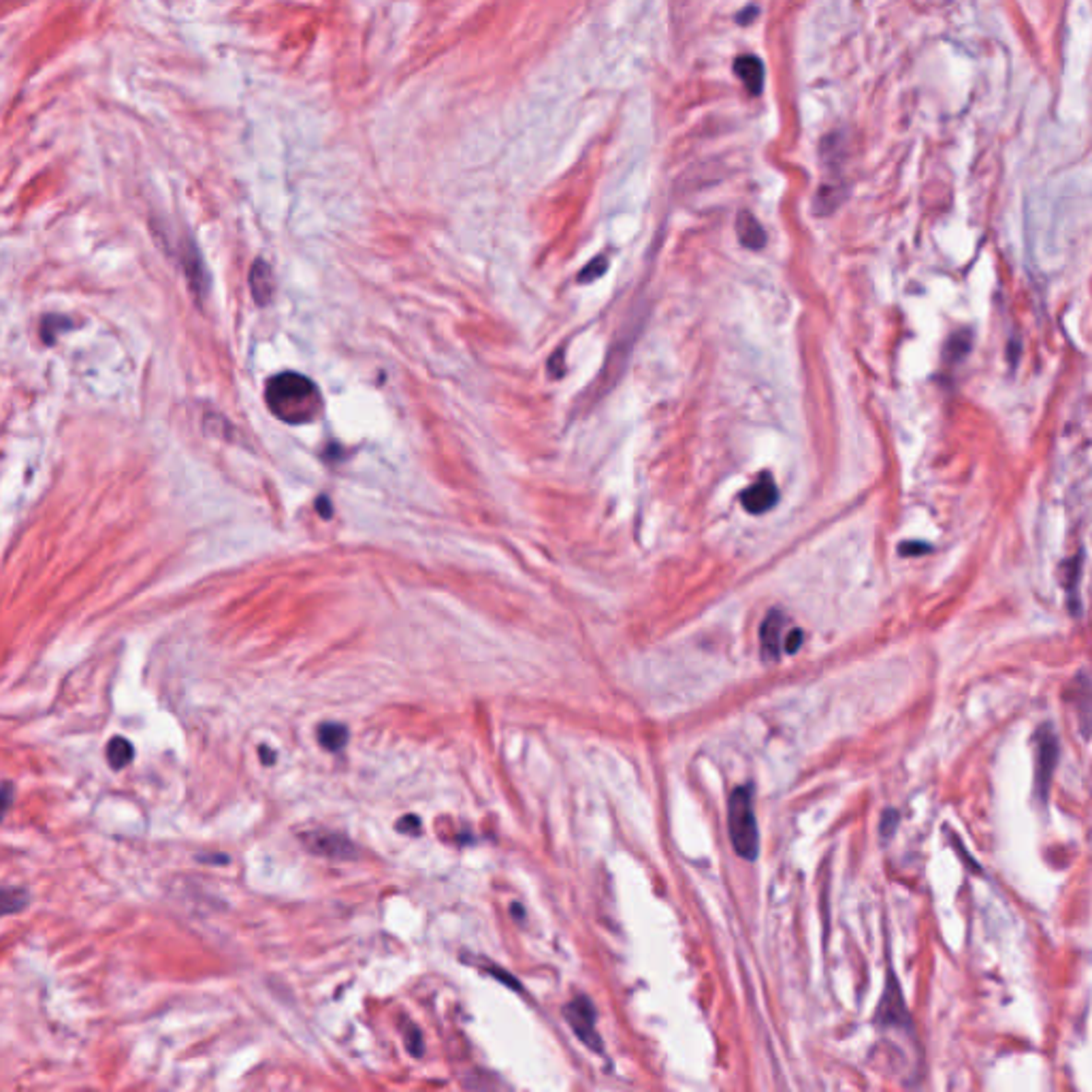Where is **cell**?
Instances as JSON below:
<instances>
[{
    "mask_svg": "<svg viewBox=\"0 0 1092 1092\" xmlns=\"http://www.w3.org/2000/svg\"><path fill=\"white\" fill-rule=\"evenodd\" d=\"M564 1018L568 1020L570 1028L575 1030L576 1037L593 1052H602V1039L596 1028V1009L593 1003L587 996H576L564 1007Z\"/></svg>",
    "mask_w": 1092,
    "mask_h": 1092,
    "instance_id": "4",
    "label": "cell"
},
{
    "mask_svg": "<svg viewBox=\"0 0 1092 1092\" xmlns=\"http://www.w3.org/2000/svg\"><path fill=\"white\" fill-rule=\"evenodd\" d=\"M265 399H267L271 414L279 421L291 422V425H305V422L316 421L325 408L318 386L297 372L273 375L265 388Z\"/></svg>",
    "mask_w": 1092,
    "mask_h": 1092,
    "instance_id": "1",
    "label": "cell"
},
{
    "mask_svg": "<svg viewBox=\"0 0 1092 1092\" xmlns=\"http://www.w3.org/2000/svg\"><path fill=\"white\" fill-rule=\"evenodd\" d=\"M250 291L258 305H267L273 295V273L267 261L258 258L250 271Z\"/></svg>",
    "mask_w": 1092,
    "mask_h": 1092,
    "instance_id": "9",
    "label": "cell"
},
{
    "mask_svg": "<svg viewBox=\"0 0 1092 1092\" xmlns=\"http://www.w3.org/2000/svg\"><path fill=\"white\" fill-rule=\"evenodd\" d=\"M29 892L22 890V887H13V885H6L3 887V913L5 916H11V913H18L22 911L26 905H29Z\"/></svg>",
    "mask_w": 1092,
    "mask_h": 1092,
    "instance_id": "13",
    "label": "cell"
},
{
    "mask_svg": "<svg viewBox=\"0 0 1092 1092\" xmlns=\"http://www.w3.org/2000/svg\"><path fill=\"white\" fill-rule=\"evenodd\" d=\"M398 830L404 835H419L421 832V819L416 815H406L398 822Z\"/></svg>",
    "mask_w": 1092,
    "mask_h": 1092,
    "instance_id": "16",
    "label": "cell"
},
{
    "mask_svg": "<svg viewBox=\"0 0 1092 1092\" xmlns=\"http://www.w3.org/2000/svg\"><path fill=\"white\" fill-rule=\"evenodd\" d=\"M318 742L320 747L338 754L346 747L348 742V728L338 721H325L318 726Z\"/></svg>",
    "mask_w": 1092,
    "mask_h": 1092,
    "instance_id": "11",
    "label": "cell"
},
{
    "mask_svg": "<svg viewBox=\"0 0 1092 1092\" xmlns=\"http://www.w3.org/2000/svg\"><path fill=\"white\" fill-rule=\"evenodd\" d=\"M408 1050L412 1052L414 1056H422V1041H421V1033L416 1027H410V1033H408Z\"/></svg>",
    "mask_w": 1092,
    "mask_h": 1092,
    "instance_id": "17",
    "label": "cell"
},
{
    "mask_svg": "<svg viewBox=\"0 0 1092 1092\" xmlns=\"http://www.w3.org/2000/svg\"><path fill=\"white\" fill-rule=\"evenodd\" d=\"M302 841L312 853H316V856H325V858L352 860V858H357V853H359L357 845H354L350 838H346L344 835H338V832H329V830L305 832V835H302Z\"/></svg>",
    "mask_w": 1092,
    "mask_h": 1092,
    "instance_id": "5",
    "label": "cell"
},
{
    "mask_svg": "<svg viewBox=\"0 0 1092 1092\" xmlns=\"http://www.w3.org/2000/svg\"><path fill=\"white\" fill-rule=\"evenodd\" d=\"M199 860H201V862H216V864H227L229 862L227 856H214V858H211V856H199Z\"/></svg>",
    "mask_w": 1092,
    "mask_h": 1092,
    "instance_id": "23",
    "label": "cell"
},
{
    "mask_svg": "<svg viewBox=\"0 0 1092 1092\" xmlns=\"http://www.w3.org/2000/svg\"><path fill=\"white\" fill-rule=\"evenodd\" d=\"M258 754H261V762L265 764V766H271V764L276 762V754H273V751L267 745H263L261 751H258Z\"/></svg>",
    "mask_w": 1092,
    "mask_h": 1092,
    "instance_id": "21",
    "label": "cell"
},
{
    "mask_svg": "<svg viewBox=\"0 0 1092 1092\" xmlns=\"http://www.w3.org/2000/svg\"><path fill=\"white\" fill-rule=\"evenodd\" d=\"M734 73L739 75V79L742 81V86L747 88L749 94H757L762 92L764 88V66L760 60L755 56H739L734 63Z\"/></svg>",
    "mask_w": 1092,
    "mask_h": 1092,
    "instance_id": "10",
    "label": "cell"
},
{
    "mask_svg": "<svg viewBox=\"0 0 1092 1092\" xmlns=\"http://www.w3.org/2000/svg\"><path fill=\"white\" fill-rule=\"evenodd\" d=\"M11 794H13L11 783H9V781H5V785H3V809H5V811L11 807Z\"/></svg>",
    "mask_w": 1092,
    "mask_h": 1092,
    "instance_id": "22",
    "label": "cell"
},
{
    "mask_svg": "<svg viewBox=\"0 0 1092 1092\" xmlns=\"http://www.w3.org/2000/svg\"><path fill=\"white\" fill-rule=\"evenodd\" d=\"M549 374L555 375V378L564 375V350H557L555 357L549 361Z\"/></svg>",
    "mask_w": 1092,
    "mask_h": 1092,
    "instance_id": "19",
    "label": "cell"
},
{
    "mask_svg": "<svg viewBox=\"0 0 1092 1092\" xmlns=\"http://www.w3.org/2000/svg\"><path fill=\"white\" fill-rule=\"evenodd\" d=\"M135 760V747L133 742L125 736H115L107 745V762L113 770L126 768Z\"/></svg>",
    "mask_w": 1092,
    "mask_h": 1092,
    "instance_id": "12",
    "label": "cell"
},
{
    "mask_svg": "<svg viewBox=\"0 0 1092 1092\" xmlns=\"http://www.w3.org/2000/svg\"><path fill=\"white\" fill-rule=\"evenodd\" d=\"M802 640H804V634H802V630H798V627H794V630H789V632H788V636H785L783 651H785V653H796L798 648H801Z\"/></svg>",
    "mask_w": 1092,
    "mask_h": 1092,
    "instance_id": "15",
    "label": "cell"
},
{
    "mask_svg": "<svg viewBox=\"0 0 1092 1092\" xmlns=\"http://www.w3.org/2000/svg\"><path fill=\"white\" fill-rule=\"evenodd\" d=\"M785 623H788V617H785L781 611H770L766 614V619L762 621L760 645L764 661H777L781 658L785 636H788V634H783Z\"/></svg>",
    "mask_w": 1092,
    "mask_h": 1092,
    "instance_id": "7",
    "label": "cell"
},
{
    "mask_svg": "<svg viewBox=\"0 0 1092 1092\" xmlns=\"http://www.w3.org/2000/svg\"><path fill=\"white\" fill-rule=\"evenodd\" d=\"M1058 764V739L1054 728L1046 723L1035 734V783L1041 798L1048 796Z\"/></svg>",
    "mask_w": 1092,
    "mask_h": 1092,
    "instance_id": "3",
    "label": "cell"
},
{
    "mask_svg": "<svg viewBox=\"0 0 1092 1092\" xmlns=\"http://www.w3.org/2000/svg\"><path fill=\"white\" fill-rule=\"evenodd\" d=\"M609 269V261H606L604 256H596L593 261L587 265V267L578 273V282L580 284H589V282H596Z\"/></svg>",
    "mask_w": 1092,
    "mask_h": 1092,
    "instance_id": "14",
    "label": "cell"
},
{
    "mask_svg": "<svg viewBox=\"0 0 1092 1092\" xmlns=\"http://www.w3.org/2000/svg\"><path fill=\"white\" fill-rule=\"evenodd\" d=\"M926 551H931V546H926L921 542H907V544L900 546V552H903V555H907V557L921 555V552H926Z\"/></svg>",
    "mask_w": 1092,
    "mask_h": 1092,
    "instance_id": "20",
    "label": "cell"
},
{
    "mask_svg": "<svg viewBox=\"0 0 1092 1092\" xmlns=\"http://www.w3.org/2000/svg\"><path fill=\"white\" fill-rule=\"evenodd\" d=\"M896 825H898V813H896V811H892V809L885 811V813H884V822H882V835L884 837H892V832H894V828H896Z\"/></svg>",
    "mask_w": 1092,
    "mask_h": 1092,
    "instance_id": "18",
    "label": "cell"
},
{
    "mask_svg": "<svg viewBox=\"0 0 1092 1092\" xmlns=\"http://www.w3.org/2000/svg\"><path fill=\"white\" fill-rule=\"evenodd\" d=\"M736 233H739L741 243L745 245L747 250H762L764 245H766V231L760 222H757V218L751 214V211H741L739 214V220H736Z\"/></svg>",
    "mask_w": 1092,
    "mask_h": 1092,
    "instance_id": "8",
    "label": "cell"
},
{
    "mask_svg": "<svg viewBox=\"0 0 1092 1092\" xmlns=\"http://www.w3.org/2000/svg\"><path fill=\"white\" fill-rule=\"evenodd\" d=\"M728 830L736 853L745 860H755L760 853V830L755 822L754 789L742 785L730 794Z\"/></svg>",
    "mask_w": 1092,
    "mask_h": 1092,
    "instance_id": "2",
    "label": "cell"
},
{
    "mask_svg": "<svg viewBox=\"0 0 1092 1092\" xmlns=\"http://www.w3.org/2000/svg\"><path fill=\"white\" fill-rule=\"evenodd\" d=\"M777 502H779V489H777L773 476L768 472L757 476V481L749 484L741 495L742 508L749 515H766V512L777 506Z\"/></svg>",
    "mask_w": 1092,
    "mask_h": 1092,
    "instance_id": "6",
    "label": "cell"
}]
</instances>
